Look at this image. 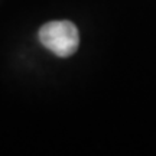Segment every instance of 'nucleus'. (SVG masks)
I'll list each match as a JSON object with an SVG mask.
<instances>
[{
  "mask_svg": "<svg viewBox=\"0 0 156 156\" xmlns=\"http://www.w3.org/2000/svg\"><path fill=\"white\" fill-rule=\"evenodd\" d=\"M39 41L59 58L74 55L80 45L77 26L69 20H52L39 29Z\"/></svg>",
  "mask_w": 156,
  "mask_h": 156,
  "instance_id": "f257e3e1",
  "label": "nucleus"
}]
</instances>
